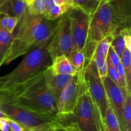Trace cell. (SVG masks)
Masks as SVG:
<instances>
[{
	"label": "cell",
	"mask_w": 131,
	"mask_h": 131,
	"mask_svg": "<svg viewBox=\"0 0 131 131\" xmlns=\"http://www.w3.org/2000/svg\"><path fill=\"white\" fill-rule=\"evenodd\" d=\"M46 43L32 49L15 69L0 77V93H8L51 65Z\"/></svg>",
	"instance_id": "cell-4"
},
{
	"label": "cell",
	"mask_w": 131,
	"mask_h": 131,
	"mask_svg": "<svg viewBox=\"0 0 131 131\" xmlns=\"http://www.w3.org/2000/svg\"><path fill=\"white\" fill-rule=\"evenodd\" d=\"M29 131H55L52 126V123L47 125H41V126L36 127L29 129Z\"/></svg>",
	"instance_id": "cell-31"
},
{
	"label": "cell",
	"mask_w": 131,
	"mask_h": 131,
	"mask_svg": "<svg viewBox=\"0 0 131 131\" xmlns=\"http://www.w3.org/2000/svg\"><path fill=\"white\" fill-rule=\"evenodd\" d=\"M125 47L120 58V62L125 74L127 90L131 92V35L130 27L125 29Z\"/></svg>",
	"instance_id": "cell-13"
},
{
	"label": "cell",
	"mask_w": 131,
	"mask_h": 131,
	"mask_svg": "<svg viewBox=\"0 0 131 131\" xmlns=\"http://www.w3.org/2000/svg\"><path fill=\"white\" fill-rule=\"evenodd\" d=\"M125 28L121 29L116 34L114 35L111 43V46L118 55L120 58H121L125 47Z\"/></svg>",
	"instance_id": "cell-21"
},
{
	"label": "cell",
	"mask_w": 131,
	"mask_h": 131,
	"mask_svg": "<svg viewBox=\"0 0 131 131\" xmlns=\"http://www.w3.org/2000/svg\"><path fill=\"white\" fill-rule=\"evenodd\" d=\"M72 8L71 5L65 3L63 5H55L53 8L44 16L45 19L49 20H57L63 14L67 13Z\"/></svg>",
	"instance_id": "cell-25"
},
{
	"label": "cell",
	"mask_w": 131,
	"mask_h": 131,
	"mask_svg": "<svg viewBox=\"0 0 131 131\" xmlns=\"http://www.w3.org/2000/svg\"><path fill=\"white\" fill-rule=\"evenodd\" d=\"M65 3L69 4V5H71V0H65Z\"/></svg>",
	"instance_id": "cell-38"
},
{
	"label": "cell",
	"mask_w": 131,
	"mask_h": 131,
	"mask_svg": "<svg viewBox=\"0 0 131 131\" xmlns=\"http://www.w3.org/2000/svg\"><path fill=\"white\" fill-rule=\"evenodd\" d=\"M46 9V0H32L27 5L26 12L31 15H43Z\"/></svg>",
	"instance_id": "cell-24"
},
{
	"label": "cell",
	"mask_w": 131,
	"mask_h": 131,
	"mask_svg": "<svg viewBox=\"0 0 131 131\" xmlns=\"http://www.w3.org/2000/svg\"><path fill=\"white\" fill-rule=\"evenodd\" d=\"M91 62L94 65L97 74L101 79H103L107 76V60L100 57H94L92 58Z\"/></svg>",
	"instance_id": "cell-27"
},
{
	"label": "cell",
	"mask_w": 131,
	"mask_h": 131,
	"mask_svg": "<svg viewBox=\"0 0 131 131\" xmlns=\"http://www.w3.org/2000/svg\"><path fill=\"white\" fill-rule=\"evenodd\" d=\"M57 20H49L43 15H29L26 10L14 30V37L4 64L8 65L29 51L51 40Z\"/></svg>",
	"instance_id": "cell-1"
},
{
	"label": "cell",
	"mask_w": 131,
	"mask_h": 131,
	"mask_svg": "<svg viewBox=\"0 0 131 131\" xmlns=\"http://www.w3.org/2000/svg\"><path fill=\"white\" fill-rule=\"evenodd\" d=\"M113 38V35H110L100 41L96 46L92 58L94 57H100L106 60Z\"/></svg>",
	"instance_id": "cell-22"
},
{
	"label": "cell",
	"mask_w": 131,
	"mask_h": 131,
	"mask_svg": "<svg viewBox=\"0 0 131 131\" xmlns=\"http://www.w3.org/2000/svg\"><path fill=\"white\" fill-rule=\"evenodd\" d=\"M105 131H120L118 120L109 101L105 118Z\"/></svg>",
	"instance_id": "cell-20"
},
{
	"label": "cell",
	"mask_w": 131,
	"mask_h": 131,
	"mask_svg": "<svg viewBox=\"0 0 131 131\" xmlns=\"http://www.w3.org/2000/svg\"><path fill=\"white\" fill-rule=\"evenodd\" d=\"M5 117H6V116H5V114H4L1 111V110H0V118H5Z\"/></svg>",
	"instance_id": "cell-37"
},
{
	"label": "cell",
	"mask_w": 131,
	"mask_h": 131,
	"mask_svg": "<svg viewBox=\"0 0 131 131\" xmlns=\"http://www.w3.org/2000/svg\"><path fill=\"white\" fill-rule=\"evenodd\" d=\"M24 1H26V0H24Z\"/></svg>",
	"instance_id": "cell-40"
},
{
	"label": "cell",
	"mask_w": 131,
	"mask_h": 131,
	"mask_svg": "<svg viewBox=\"0 0 131 131\" xmlns=\"http://www.w3.org/2000/svg\"><path fill=\"white\" fill-rule=\"evenodd\" d=\"M10 131H29V129L7 117Z\"/></svg>",
	"instance_id": "cell-30"
},
{
	"label": "cell",
	"mask_w": 131,
	"mask_h": 131,
	"mask_svg": "<svg viewBox=\"0 0 131 131\" xmlns=\"http://www.w3.org/2000/svg\"><path fill=\"white\" fill-rule=\"evenodd\" d=\"M107 58L110 60L111 63L114 67H116L119 63L120 62V58L118 55L116 54V52L114 51L113 47L110 46L108 51V54H107Z\"/></svg>",
	"instance_id": "cell-29"
},
{
	"label": "cell",
	"mask_w": 131,
	"mask_h": 131,
	"mask_svg": "<svg viewBox=\"0 0 131 131\" xmlns=\"http://www.w3.org/2000/svg\"><path fill=\"white\" fill-rule=\"evenodd\" d=\"M56 5H63L65 3V0H53Z\"/></svg>",
	"instance_id": "cell-35"
},
{
	"label": "cell",
	"mask_w": 131,
	"mask_h": 131,
	"mask_svg": "<svg viewBox=\"0 0 131 131\" xmlns=\"http://www.w3.org/2000/svg\"><path fill=\"white\" fill-rule=\"evenodd\" d=\"M74 75H54L50 71L49 67L46 69V79L52 96L57 103L61 92Z\"/></svg>",
	"instance_id": "cell-12"
},
{
	"label": "cell",
	"mask_w": 131,
	"mask_h": 131,
	"mask_svg": "<svg viewBox=\"0 0 131 131\" xmlns=\"http://www.w3.org/2000/svg\"><path fill=\"white\" fill-rule=\"evenodd\" d=\"M31 1H32V0H26V2L27 5H28V4H29V3H30Z\"/></svg>",
	"instance_id": "cell-39"
},
{
	"label": "cell",
	"mask_w": 131,
	"mask_h": 131,
	"mask_svg": "<svg viewBox=\"0 0 131 131\" xmlns=\"http://www.w3.org/2000/svg\"><path fill=\"white\" fill-rule=\"evenodd\" d=\"M120 128V131H131V93L130 92H127L125 96Z\"/></svg>",
	"instance_id": "cell-16"
},
{
	"label": "cell",
	"mask_w": 131,
	"mask_h": 131,
	"mask_svg": "<svg viewBox=\"0 0 131 131\" xmlns=\"http://www.w3.org/2000/svg\"><path fill=\"white\" fill-rule=\"evenodd\" d=\"M80 74V88L75 111L72 118L61 123L74 122L78 124L82 131H97L94 110L88 90L84 72Z\"/></svg>",
	"instance_id": "cell-7"
},
{
	"label": "cell",
	"mask_w": 131,
	"mask_h": 131,
	"mask_svg": "<svg viewBox=\"0 0 131 131\" xmlns=\"http://www.w3.org/2000/svg\"><path fill=\"white\" fill-rule=\"evenodd\" d=\"M102 0H71L72 7L79 8L90 16L101 4Z\"/></svg>",
	"instance_id": "cell-18"
},
{
	"label": "cell",
	"mask_w": 131,
	"mask_h": 131,
	"mask_svg": "<svg viewBox=\"0 0 131 131\" xmlns=\"http://www.w3.org/2000/svg\"><path fill=\"white\" fill-rule=\"evenodd\" d=\"M113 8L117 12L130 17L131 0H107Z\"/></svg>",
	"instance_id": "cell-23"
},
{
	"label": "cell",
	"mask_w": 131,
	"mask_h": 131,
	"mask_svg": "<svg viewBox=\"0 0 131 131\" xmlns=\"http://www.w3.org/2000/svg\"><path fill=\"white\" fill-rule=\"evenodd\" d=\"M0 93L10 101L57 118V103L47 84L46 69L11 92Z\"/></svg>",
	"instance_id": "cell-2"
},
{
	"label": "cell",
	"mask_w": 131,
	"mask_h": 131,
	"mask_svg": "<svg viewBox=\"0 0 131 131\" xmlns=\"http://www.w3.org/2000/svg\"><path fill=\"white\" fill-rule=\"evenodd\" d=\"M0 131H10L7 117L0 118Z\"/></svg>",
	"instance_id": "cell-33"
},
{
	"label": "cell",
	"mask_w": 131,
	"mask_h": 131,
	"mask_svg": "<svg viewBox=\"0 0 131 131\" xmlns=\"http://www.w3.org/2000/svg\"><path fill=\"white\" fill-rule=\"evenodd\" d=\"M84 74L94 110L97 131H105V118L108 100L102 80L92 62L87 67Z\"/></svg>",
	"instance_id": "cell-6"
},
{
	"label": "cell",
	"mask_w": 131,
	"mask_h": 131,
	"mask_svg": "<svg viewBox=\"0 0 131 131\" xmlns=\"http://www.w3.org/2000/svg\"><path fill=\"white\" fill-rule=\"evenodd\" d=\"M52 126H53L55 131H69L65 128L63 124H62L58 120L52 123Z\"/></svg>",
	"instance_id": "cell-34"
},
{
	"label": "cell",
	"mask_w": 131,
	"mask_h": 131,
	"mask_svg": "<svg viewBox=\"0 0 131 131\" xmlns=\"http://www.w3.org/2000/svg\"><path fill=\"white\" fill-rule=\"evenodd\" d=\"M27 3L24 0H8L0 8V14L16 17L19 20L26 10Z\"/></svg>",
	"instance_id": "cell-15"
},
{
	"label": "cell",
	"mask_w": 131,
	"mask_h": 131,
	"mask_svg": "<svg viewBox=\"0 0 131 131\" xmlns=\"http://www.w3.org/2000/svg\"><path fill=\"white\" fill-rule=\"evenodd\" d=\"M19 22L16 17L8 16L4 14H0V28L6 29L10 33H13Z\"/></svg>",
	"instance_id": "cell-26"
},
{
	"label": "cell",
	"mask_w": 131,
	"mask_h": 131,
	"mask_svg": "<svg viewBox=\"0 0 131 131\" xmlns=\"http://www.w3.org/2000/svg\"><path fill=\"white\" fill-rule=\"evenodd\" d=\"M89 35L86 49V69L91 62L97 43L124 28L130 27V17L115 11L107 0H102L96 11L90 15Z\"/></svg>",
	"instance_id": "cell-3"
},
{
	"label": "cell",
	"mask_w": 131,
	"mask_h": 131,
	"mask_svg": "<svg viewBox=\"0 0 131 131\" xmlns=\"http://www.w3.org/2000/svg\"><path fill=\"white\" fill-rule=\"evenodd\" d=\"M80 88V74L77 73L65 86L57 102V120L63 122L75 111Z\"/></svg>",
	"instance_id": "cell-10"
},
{
	"label": "cell",
	"mask_w": 131,
	"mask_h": 131,
	"mask_svg": "<svg viewBox=\"0 0 131 131\" xmlns=\"http://www.w3.org/2000/svg\"><path fill=\"white\" fill-rule=\"evenodd\" d=\"M13 37V33L0 28V67L4 65V61L11 45Z\"/></svg>",
	"instance_id": "cell-17"
},
{
	"label": "cell",
	"mask_w": 131,
	"mask_h": 131,
	"mask_svg": "<svg viewBox=\"0 0 131 131\" xmlns=\"http://www.w3.org/2000/svg\"><path fill=\"white\" fill-rule=\"evenodd\" d=\"M107 99L118 120L119 125L122 120L123 108L127 93L114 83L108 76L101 79Z\"/></svg>",
	"instance_id": "cell-11"
},
{
	"label": "cell",
	"mask_w": 131,
	"mask_h": 131,
	"mask_svg": "<svg viewBox=\"0 0 131 131\" xmlns=\"http://www.w3.org/2000/svg\"><path fill=\"white\" fill-rule=\"evenodd\" d=\"M69 58L76 70L77 73L85 72L86 56L84 52L77 50H71Z\"/></svg>",
	"instance_id": "cell-19"
},
{
	"label": "cell",
	"mask_w": 131,
	"mask_h": 131,
	"mask_svg": "<svg viewBox=\"0 0 131 131\" xmlns=\"http://www.w3.org/2000/svg\"><path fill=\"white\" fill-rule=\"evenodd\" d=\"M70 22L72 48L85 54L88 40L90 17L79 8L72 7L67 12Z\"/></svg>",
	"instance_id": "cell-8"
},
{
	"label": "cell",
	"mask_w": 131,
	"mask_h": 131,
	"mask_svg": "<svg viewBox=\"0 0 131 131\" xmlns=\"http://www.w3.org/2000/svg\"><path fill=\"white\" fill-rule=\"evenodd\" d=\"M0 110L6 117L28 129L47 125L57 120V118L40 113L5 98L0 93Z\"/></svg>",
	"instance_id": "cell-5"
},
{
	"label": "cell",
	"mask_w": 131,
	"mask_h": 131,
	"mask_svg": "<svg viewBox=\"0 0 131 131\" xmlns=\"http://www.w3.org/2000/svg\"><path fill=\"white\" fill-rule=\"evenodd\" d=\"M72 48L70 22L68 14L66 13L57 20L54 34L47 45V50L52 60L56 56L62 55L69 57Z\"/></svg>",
	"instance_id": "cell-9"
},
{
	"label": "cell",
	"mask_w": 131,
	"mask_h": 131,
	"mask_svg": "<svg viewBox=\"0 0 131 131\" xmlns=\"http://www.w3.org/2000/svg\"><path fill=\"white\" fill-rule=\"evenodd\" d=\"M49 69L54 75H75L77 74L76 70L69 57L64 55L56 56L52 59Z\"/></svg>",
	"instance_id": "cell-14"
},
{
	"label": "cell",
	"mask_w": 131,
	"mask_h": 131,
	"mask_svg": "<svg viewBox=\"0 0 131 131\" xmlns=\"http://www.w3.org/2000/svg\"><path fill=\"white\" fill-rule=\"evenodd\" d=\"M8 0H0V8H1V6H2Z\"/></svg>",
	"instance_id": "cell-36"
},
{
	"label": "cell",
	"mask_w": 131,
	"mask_h": 131,
	"mask_svg": "<svg viewBox=\"0 0 131 131\" xmlns=\"http://www.w3.org/2000/svg\"><path fill=\"white\" fill-rule=\"evenodd\" d=\"M61 124H63L65 128L69 131H82L78 126V124L74 122H69L61 123Z\"/></svg>",
	"instance_id": "cell-32"
},
{
	"label": "cell",
	"mask_w": 131,
	"mask_h": 131,
	"mask_svg": "<svg viewBox=\"0 0 131 131\" xmlns=\"http://www.w3.org/2000/svg\"><path fill=\"white\" fill-rule=\"evenodd\" d=\"M107 63V76L113 81L115 83H116L118 86L122 88L121 83H120V78H119L118 73L116 67H114L111 63L110 60L107 58L106 59Z\"/></svg>",
	"instance_id": "cell-28"
}]
</instances>
